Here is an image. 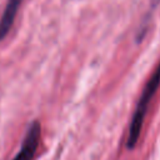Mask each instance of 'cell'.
I'll return each instance as SVG.
<instances>
[{
	"label": "cell",
	"instance_id": "obj_2",
	"mask_svg": "<svg viewBox=\"0 0 160 160\" xmlns=\"http://www.w3.org/2000/svg\"><path fill=\"white\" fill-rule=\"evenodd\" d=\"M40 124L38 121H34L24 138L19 152L12 160H32L40 144Z\"/></svg>",
	"mask_w": 160,
	"mask_h": 160
},
{
	"label": "cell",
	"instance_id": "obj_1",
	"mask_svg": "<svg viewBox=\"0 0 160 160\" xmlns=\"http://www.w3.org/2000/svg\"><path fill=\"white\" fill-rule=\"evenodd\" d=\"M159 85H160V62L158 64L151 78L148 80V82L144 88V91H142V94L138 101L136 108H135V111H134V115H132V119L130 122V128H129V138H128V146L129 148H132L138 142L148 108H149L151 99L155 95Z\"/></svg>",
	"mask_w": 160,
	"mask_h": 160
},
{
	"label": "cell",
	"instance_id": "obj_3",
	"mask_svg": "<svg viewBox=\"0 0 160 160\" xmlns=\"http://www.w3.org/2000/svg\"><path fill=\"white\" fill-rule=\"evenodd\" d=\"M21 2L22 0H8L2 16L0 19V40L4 39L10 31L14 24V20L16 18V14L21 6Z\"/></svg>",
	"mask_w": 160,
	"mask_h": 160
}]
</instances>
